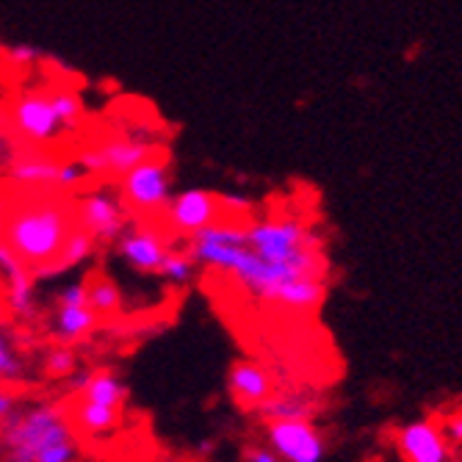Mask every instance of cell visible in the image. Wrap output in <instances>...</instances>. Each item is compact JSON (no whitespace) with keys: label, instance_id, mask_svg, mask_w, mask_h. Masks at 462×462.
I'll list each match as a JSON object with an SVG mask.
<instances>
[{"label":"cell","instance_id":"obj_30","mask_svg":"<svg viewBox=\"0 0 462 462\" xmlns=\"http://www.w3.org/2000/svg\"><path fill=\"white\" fill-rule=\"evenodd\" d=\"M0 194H4V183H0Z\"/></svg>","mask_w":462,"mask_h":462},{"label":"cell","instance_id":"obj_9","mask_svg":"<svg viewBox=\"0 0 462 462\" xmlns=\"http://www.w3.org/2000/svg\"><path fill=\"white\" fill-rule=\"evenodd\" d=\"M152 155V144L139 139H111L97 147L83 150L78 163L87 175H128L136 163Z\"/></svg>","mask_w":462,"mask_h":462},{"label":"cell","instance_id":"obj_28","mask_svg":"<svg viewBox=\"0 0 462 462\" xmlns=\"http://www.w3.org/2000/svg\"><path fill=\"white\" fill-rule=\"evenodd\" d=\"M92 374H95L92 368H80V365H78V368L67 376V391L80 396L83 391H87V385L92 383Z\"/></svg>","mask_w":462,"mask_h":462},{"label":"cell","instance_id":"obj_1","mask_svg":"<svg viewBox=\"0 0 462 462\" xmlns=\"http://www.w3.org/2000/svg\"><path fill=\"white\" fill-rule=\"evenodd\" d=\"M75 438L67 412L56 402H28L0 424V462H36L51 446Z\"/></svg>","mask_w":462,"mask_h":462},{"label":"cell","instance_id":"obj_5","mask_svg":"<svg viewBox=\"0 0 462 462\" xmlns=\"http://www.w3.org/2000/svg\"><path fill=\"white\" fill-rule=\"evenodd\" d=\"M78 222L80 230H87L95 241L111 244L128 230V205H125L122 194H116L108 186L92 189L80 197Z\"/></svg>","mask_w":462,"mask_h":462},{"label":"cell","instance_id":"obj_4","mask_svg":"<svg viewBox=\"0 0 462 462\" xmlns=\"http://www.w3.org/2000/svg\"><path fill=\"white\" fill-rule=\"evenodd\" d=\"M100 319L89 305V280H72L67 282L59 297H56V308L51 316V329L53 338L64 346L83 341L87 335H92L97 329Z\"/></svg>","mask_w":462,"mask_h":462},{"label":"cell","instance_id":"obj_21","mask_svg":"<svg viewBox=\"0 0 462 462\" xmlns=\"http://www.w3.org/2000/svg\"><path fill=\"white\" fill-rule=\"evenodd\" d=\"M25 376V363L17 352V346L12 344L9 335L0 329V385L6 383H20Z\"/></svg>","mask_w":462,"mask_h":462},{"label":"cell","instance_id":"obj_19","mask_svg":"<svg viewBox=\"0 0 462 462\" xmlns=\"http://www.w3.org/2000/svg\"><path fill=\"white\" fill-rule=\"evenodd\" d=\"M197 261L189 255V252H172L170 249V255L163 258L161 269H158V277H163L170 285L175 288H186L194 277H197Z\"/></svg>","mask_w":462,"mask_h":462},{"label":"cell","instance_id":"obj_16","mask_svg":"<svg viewBox=\"0 0 462 462\" xmlns=\"http://www.w3.org/2000/svg\"><path fill=\"white\" fill-rule=\"evenodd\" d=\"M75 427L89 435V438H103L119 430L122 412L116 407H106V404H95V402H78L75 404Z\"/></svg>","mask_w":462,"mask_h":462},{"label":"cell","instance_id":"obj_26","mask_svg":"<svg viewBox=\"0 0 462 462\" xmlns=\"http://www.w3.org/2000/svg\"><path fill=\"white\" fill-rule=\"evenodd\" d=\"M6 59L14 67H31V64H36L42 59V53L33 45H9L6 48Z\"/></svg>","mask_w":462,"mask_h":462},{"label":"cell","instance_id":"obj_17","mask_svg":"<svg viewBox=\"0 0 462 462\" xmlns=\"http://www.w3.org/2000/svg\"><path fill=\"white\" fill-rule=\"evenodd\" d=\"M83 402H95V404H106V407H116L122 410L131 399V388L122 376L111 368L106 371H95L92 374V383L87 385V391L80 393Z\"/></svg>","mask_w":462,"mask_h":462},{"label":"cell","instance_id":"obj_25","mask_svg":"<svg viewBox=\"0 0 462 462\" xmlns=\"http://www.w3.org/2000/svg\"><path fill=\"white\" fill-rule=\"evenodd\" d=\"M241 459L244 462H282L266 440L263 443H246L241 451Z\"/></svg>","mask_w":462,"mask_h":462},{"label":"cell","instance_id":"obj_2","mask_svg":"<svg viewBox=\"0 0 462 462\" xmlns=\"http://www.w3.org/2000/svg\"><path fill=\"white\" fill-rule=\"evenodd\" d=\"M69 233V217L64 208L56 202H39L23 208L9 219L4 241L25 263L45 266L56 263Z\"/></svg>","mask_w":462,"mask_h":462},{"label":"cell","instance_id":"obj_11","mask_svg":"<svg viewBox=\"0 0 462 462\" xmlns=\"http://www.w3.org/2000/svg\"><path fill=\"white\" fill-rule=\"evenodd\" d=\"M114 244L125 266L139 274H158L163 258L170 255V241L152 227H128Z\"/></svg>","mask_w":462,"mask_h":462},{"label":"cell","instance_id":"obj_6","mask_svg":"<svg viewBox=\"0 0 462 462\" xmlns=\"http://www.w3.org/2000/svg\"><path fill=\"white\" fill-rule=\"evenodd\" d=\"M263 435L282 462H324L327 457V440L313 421H269Z\"/></svg>","mask_w":462,"mask_h":462},{"label":"cell","instance_id":"obj_24","mask_svg":"<svg viewBox=\"0 0 462 462\" xmlns=\"http://www.w3.org/2000/svg\"><path fill=\"white\" fill-rule=\"evenodd\" d=\"M87 170L78 161H67L61 163V175H59V189H78L83 180H87Z\"/></svg>","mask_w":462,"mask_h":462},{"label":"cell","instance_id":"obj_29","mask_svg":"<svg viewBox=\"0 0 462 462\" xmlns=\"http://www.w3.org/2000/svg\"><path fill=\"white\" fill-rule=\"evenodd\" d=\"M17 404H20V396L14 391H9L6 385H0V424L17 410Z\"/></svg>","mask_w":462,"mask_h":462},{"label":"cell","instance_id":"obj_20","mask_svg":"<svg viewBox=\"0 0 462 462\" xmlns=\"http://www.w3.org/2000/svg\"><path fill=\"white\" fill-rule=\"evenodd\" d=\"M89 305L97 313V319L114 316L119 310V305H122V293H119L116 282L108 280V277L89 280Z\"/></svg>","mask_w":462,"mask_h":462},{"label":"cell","instance_id":"obj_7","mask_svg":"<svg viewBox=\"0 0 462 462\" xmlns=\"http://www.w3.org/2000/svg\"><path fill=\"white\" fill-rule=\"evenodd\" d=\"M12 116H14L17 134L25 142H31V144H48V142L59 139L61 131H64V125L59 119V111H56L51 95H45V92H28V95H23L14 103Z\"/></svg>","mask_w":462,"mask_h":462},{"label":"cell","instance_id":"obj_18","mask_svg":"<svg viewBox=\"0 0 462 462\" xmlns=\"http://www.w3.org/2000/svg\"><path fill=\"white\" fill-rule=\"evenodd\" d=\"M95 238L87 233V230H72L59 252L56 258V272H67V269H75V266H83L92 255H95Z\"/></svg>","mask_w":462,"mask_h":462},{"label":"cell","instance_id":"obj_13","mask_svg":"<svg viewBox=\"0 0 462 462\" xmlns=\"http://www.w3.org/2000/svg\"><path fill=\"white\" fill-rule=\"evenodd\" d=\"M227 388L236 396V402L246 410H258L274 393L272 374L261 363H252V360H238L230 365Z\"/></svg>","mask_w":462,"mask_h":462},{"label":"cell","instance_id":"obj_15","mask_svg":"<svg viewBox=\"0 0 462 462\" xmlns=\"http://www.w3.org/2000/svg\"><path fill=\"white\" fill-rule=\"evenodd\" d=\"M61 163L36 152H17L9 163V178L17 186H59Z\"/></svg>","mask_w":462,"mask_h":462},{"label":"cell","instance_id":"obj_14","mask_svg":"<svg viewBox=\"0 0 462 462\" xmlns=\"http://www.w3.org/2000/svg\"><path fill=\"white\" fill-rule=\"evenodd\" d=\"M319 412V399L310 391H282L272 393L261 407V421H313Z\"/></svg>","mask_w":462,"mask_h":462},{"label":"cell","instance_id":"obj_10","mask_svg":"<svg viewBox=\"0 0 462 462\" xmlns=\"http://www.w3.org/2000/svg\"><path fill=\"white\" fill-rule=\"evenodd\" d=\"M396 448L407 462H454V451L432 418H418L396 432Z\"/></svg>","mask_w":462,"mask_h":462},{"label":"cell","instance_id":"obj_27","mask_svg":"<svg viewBox=\"0 0 462 462\" xmlns=\"http://www.w3.org/2000/svg\"><path fill=\"white\" fill-rule=\"evenodd\" d=\"M443 438L448 440L451 448H462V412H454L443 421Z\"/></svg>","mask_w":462,"mask_h":462},{"label":"cell","instance_id":"obj_23","mask_svg":"<svg viewBox=\"0 0 462 462\" xmlns=\"http://www.w3.org/2000/svg\"><path fill=\"white\" fill-rule=\"evenodd\" d=\"M45 374L48 376H53V380H67V376L78 368V360H75V355L69 352V346H56V349H51V352H45Z\"/></svg>","mask_w":462,"mask_h":462},{"label":"cell","instance_id":"obj_22","mask_svg":"<svg viewBox=\"0 0 462 462\" xmlns=\"http://www.w3.org/2000/svg\"><path fill=\"white\" fill-rule=\"evenodd\" d=\"M51 100H53L56 111H59V119L64 125V131H72L75 125L80 122V116H83L80 97L75 92H69V89H56V92H51Z\"/></svg>","mask_w":462,"mask_h":462},{"label":"cell","instance_id":"obj_8","mask_svg":"<svg viewBox=\"0 0 462 462\" xmlns=\"http://www.w3.org/2000/svg\"><path fill=\"white\" fill-rule=\"evenodd\" d=\"M219 208H222V199L217 194L205 189H186L175 194L163 211H166V225H170V230L189 238L191 233L214 225L219 219Z\"/></svg>","mask_w":462,"mask_h":462},{"label":"cell","instance_id":"obj_12","mask_svg":"<svg viewBox=\"0 0 462 462\" xmlns=\"http://www.w3.org/2000/svg\"><path fill=\"white\" fill-rule=\"evenodd\" d=\"M0 280H4L6 288V305L14 316L31 321L36 316V285H33V274L25 266V261L17 255V252L0 241Z\"/></svg>","mask_w":462,"mask_h":462},{"label":"cell","instance_id":"obj_3","mask_svg":"<svg viewBox=\"0 0 462 462\" xmlns=\"http://www.w3.org/2000/svg\"><path fill=\"white\" fill-rule=\"evenodd\" d=\"M122 199L139 214H152L172 199V170L166 158H147L122 175Z\"/></svg>","mask_w":462,"mask_h":462}]
</instances>
